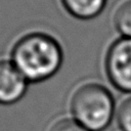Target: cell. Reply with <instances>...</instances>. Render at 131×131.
<instances>
[{"mask_svg":"<svg viewBox=\"0 0 131 131\" xmlns=\"http://www.w3.org/2000/svg\"><path fill=\"white\" fill-rule=\"evenodd\" d=\"M114 24L123 38L131 39V0L120 4L114 15Z\"/></svg>","mask_w":131,"mask_h":131,"instance_id":"obj_6","label":"cell"},{"mask_svg":"<svg viewBox=\"0 0 131 131\" xmlns=\"http://www.w3.org/2000/svg\"><path fill=\"white\" fill-rule=\"evenodd\" d=\"M66 10L80 19L97 16L105 6L106 0H61Z\"/></svg>","mask_w":131,"mask_h":131,"instance_id":"obj_5","label":"cell"},{"mask_svg":"<svg viewBox=\"0 0 131 131\" xmlns=\"http://www.w3.org/2000/svg\"><path fill=\"white\" fill-rule=\"evenodd\" d=\"M47 131H88L71 116H64L53 121Z\"/></svg>","mask_w":131,"mask_h":131,"instance_id":"obj_8","label":"cell"},{"mask_svg":"<svg viewBox=\"0 0 131 131\" xmlns=\"http://www.w3.org/2000/svg\"><path fill=\"white\" fill-rule=\"evenodd\" d=\"M116 119L122 131H131V96L124 99L118 106Z\"/></svg>","mask_w":131,"mask_h":131,"instance_id":"obj_7","label":"cell"},{"mask_svg":"<svg viewBox=\"0 0 131 131\" xmlns=\"http://www.w3.org/2000/svg\"><path fill=\"white\" fill-rule=\"evenodd\" d=\"M28 81L11 61L0 60V104H12L26 93Z\"/></svg>","mask_w":131,"mask_h":131,"instance_id":"obj_4","label":"cell"},{"mask_svg":"<svg viewBox=\"0 0 131 131\" xmlns=\"http://www.w3.org/2000/svg\"><path fill=\"white\" fill-rule=\"evenodd\" d=\"M105 72L112 85L121 92L131 93V39L120 38L107 49Z\"/></svg>","mask_w":131,"mask_h":131,"instance_id":"obj_3","label":"cell"},{"mask_svg":"<svg viewBox=\"0 0 131 131\" xmlns=\"http://www.w3.org/2000/svg\"><path fill=\"white\" fill-rule=\"evenodd\" d=\"M70 114L88 131H103L116 115V104L111 91L96 82L77 87L71 95Z\"/></svg>","mask_w":131,"mask_h":131,"instance_id":"obj_2","label":"cell"},{"mask_svg":"<svg viewBox=\"0 0 131 131\" xmlns=\"http://www.w3.org/2000/svg\"><path fill=\"white\" fill-rule=\"evenodd\" d=\"M11 62L28 82H41L59 70L62 50L51 36L31 33L21 37L14 45Z\"/></svg>","mask_w":131,"mask_h":131,"instance_id":"obj_1","label":"cell"}]
</instances>
